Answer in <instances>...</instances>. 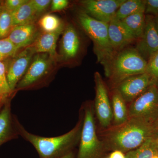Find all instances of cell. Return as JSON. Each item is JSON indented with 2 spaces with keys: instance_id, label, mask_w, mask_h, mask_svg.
<instances>
[{
  "instance_id": "obj_21",
  "label": "cell",
  "mask_w": 158,
  "mask_h": 158,
  "mask_svg": "<svg viewBox=\"0 0 158 158\" xmlns=\"http://www.w3.org/2000/svg\"><path fill=\"white\" fill-rule=\"evenodd\" d=\"M144 0H125L117 9L115 17L122 20L138 12L145 11Z\"/></svg>"
},
{
  "instance_id": "obj_5",
  "label": "cell",
  "mask_w": 158,
  "mask_h": 158,
  "mask_svg": "<svg viewBox=\"0 0 158 158\" xmlns=\"http://www.w3.org/2000/svg\"><path fill=\"white\" fill-rule=\"evenodd\" d=\"M81 108L83 112L84 121L76 158H101L106 149L97 131L93 102L87 101Z\"/></svg>"
},
{
  "instance_id": "obj_10",
  "label": "cell",
  "mask_w": 158,
  "mask_h": 158,
  "mask_svg": "<svg viewBox=\"0 0 158 158\" xmlns=\"http://www.w3.org/2000/svg\"><path fill=\"white\" fill-rule=\"evenodd\" d=\"M154 85L155 84L151 77L145 73L125 79L117 85L116 88L127 103H131L148 88Z\"/></svg>"
},
{
  "instance_id": "obj_14",
  "label": "cell",
  "mask_w": 158,
  "mask_h": 158,
  "mask_svg": "<svg viewBox=\"0 0 158 158\" xmlns=\"http://www.w3.org/2000/svg\"><path fill=\"white\" fill-rule=\"evenodd\" d=\"M109 40L115 55L136 41L121 20L114 17L109 23Z\"/></svg>"
},
{
  "instance_id": "obj_9",
  "label": "cell",
  "mask_w": 158,
  "mask_h": 158,
  "mask_svg": "<svg viewBox=\"0 0 158 158\" xmlns=\"http://www.w3.org/2000/svg\"><path fill=\"white\" fill-rule=\"evenodd\" d=\"M125 0H83L79 2L82 10L100 21L109 23Z\"/></svg>"
},
{
  "instance_id": "obj_2",
  "label": "cell",
  "mask_w": 158,
  "mask_h": 158,
  "mask_svg": "<svg viewBox=\"0 0 158 158\" xmlns=\"http://www.w3.org/2000/svg\"><path fill=\"white\" fill-rule=\"evenodd\" d=\"M15 126L19 135L29 142L36 149L39 158H62L79 145L81 140L84 115L82 109L79 111V119L74 127L61 135L43 137L30 133L13 115Z\"/></svg>"
},
{
  "instance_id": "obj_15",
  "label": "cell",
  "mask_w": 158,
  "mask_h": 158,
  "mask_svg": "<svg viewBox=\"0 0 158 158\" xmlns=\"http://www.w3.org/2000/svg\"><path fill=\"white\" fill-rule=\"evenodd\" d=\"M37 26L34 23L15 27L8 38L19 50L32 45L40 35Z\"/></svg>"
},
{
  "instance_id": "obj_29",
  "label": "cell",
  "mask_w": 158,
  "mask_h": 158,
  "mask_svg": "<svg viewBox=\"0 0 158 158\" xmlns=\"http://www.w3.org/2000/svg\"><path fill=\"white\" fill-rule=\"evenodd\" d=\"M28 1V0H7L4 2L3 8L12 13Z\"/></svg>"
},
{
  "instance_id": "obj_18",
  "label": "cell",
  "mask_w": 158,
  "mask_h": 158,
  "mask_svg": "<svg viewBox=\"0 0 158 158\" xmlns=\"http://www.w3.org/2000/svg\"><path fill=\"white\" fill-rule=\"evenodd\" d=\"M111 106L113 112L112 125L117 126L125 122L129 118L126 102L116 88L111 90Z\"/></svg>"
},
{
  "instance_id": "obj_20",
  "label": "cell",
  "mask_w": 158,
  "mask_h": 158,
  "mask_svg": "<svg viewBox=\"0 0 158 158\" xmlns=\"http://www.w3.org/2000/svg\"><path fill=\"white\" fill-rule=\"evenodd\" d=\"M11 15L14 27L34 23L37 15L30 1L12 12Z\"/></svg>"
},
{
  "instance_id": "obj_3",
  "label": "cell",
  "mask_w": 158,
  "mask_h": 158,
  "mask_svg": "<svg viewBox=\"0 0 158 158\" xmlns=\"http://www.w3.org/2000/svg\"><path fill=\"white\" fill-rule=\"evenodd\" d=\"M147 62L135 48L127 47L113 57L105 70L111 90L130 77L146 73Z\"/></svg>"
},
{
  "instance_id": "obj_22",
  "label": "cell",
  "mask_w": 158,
  "mask_h": 158,
  "mask_svg": "<svg viewBox=\"0 0 158 158\" xmlns=\"http://www.w3.org/2000/svg\"><path fill=\"white\" fill-rule=\"evenodd\" d=\"M126 158H158V148L151 137L138 148L126 153Z\"/></svg>"
},
{
  "instance_id": "obj_11",
  "label": "cell",
  "mask_w": 158,
  "mask_h": 158,
  "mask_svg": "<svg viewBox=\"0 0 158 158\" xmlns=\"http://www.w3.org/2000/svg\"><path fill=\"white\" fill-rule=\"evenodd\" d=\"M35 53L30 47L25 48L15 56L6 69L7 82L11 91L14 92L16 86L25 74Z\"/></svg>"
},
{
  "instance_id": "obj_33",
  "label": "cell",
  "mask_w": 158,
  "mask_h": 158,
  "mask_svg": "<svg viewBox=\"0 0 158 158\" xmlns=\"http://www.w3.org/2000/svg\"><path fill=\"white\" fill-rule=\"evenodd\" d=\"M153 142L154 144H155L156 146L158 148V133L156 132L154 135L152 137Z\"/></svg>"
},
{
  "instance_id": "obj_25",
  "label": "cell",
  "mask_w": 158,
  "mask_h": 158,
  "mask_svg": "<svg viewBox=\"0 0 158 158\" xmlns=\"http://www.w3.org/2000/svg\"><path fill=\"white\" fill-rule=\"evenodd\" d=\"M18 50L8 37L0 39V61L15 56Z\"/></svg>"
},
{
  "instance_id": "obj_40",
  "label": "cell",
  "mask_w": 158,
  "mask_h": 158,
  "mask_svg": "<svg viewBox=\"0 0 158 158\" xmlns=\"http://www.w3.org/2000/svg\"><path fill=\"white\" fill-rule=\"evenodd\" d=\"M156 131H157V132L158 133V127H156Z\"/></svg>"
},
{
  "instance_id": "obj_13",
  "label": "cell",
  "mask_w": 158,
  "mask_h": 158,
  "mask_svg": "<svg viewBox=\"0 0 158 158\" xmlns=\"http://www.w3.org/2000/svg\"><path fill=\"white\" fill-rule=\"evenodd\" d=\"M60 43L61 59L65 62L73 61L77 58L81 49L82 43L75 27L69 24L62 33Z\"/></svg>"
},
{
  "instance_id": "obj_6",
  "label": "cell",
  "mask_w": 158,
  "mask_h": 158,
  "mask_svg": "<svg viewBox=\"0 0 158 158\" xmlns=\"http://www.w3.org/2000/svg\"><path fill=\"white\" fill-rule=\"evenodd\" d=\"M35 55L15 90H29L38 88L46 84L52 65L56 61L47 53Z\"/></svg>"
},
{
  "instance_id": "obj_38",
  "label": "cell",
  "mask_w": 158,
  "mask_h": 158,
  "mask_svg": "<svg viewBox=\"0 0 158 158\" xmlns=\"http://www.w3.org/2000/svg\"><path fill=\"white\" fill-rule=\"evenodd\" d=\"M156 127H158V120H157V121L156 122Z\"/></svg>"
},
{
  "instance_id": "obj_8",
  "label": "cell",
  "mask_w": 158,
  "mask_h": 158,
  "mask_svg": "<svg viewBox=\"0 0 158 158\" xmlns=\"http://www.w3.org/2000/svg\"><path fill=\"white\" fill-rule=\"evenodd\" d=\"M95 96L93 102L94 113L103 129L112 125L113 120L112 106L109 98L107 87L98 72L94 73Z\"/></svg>"
},
{
  "instance_id": "obj_7",
  "label": "cell",
  "mask_w": 158,
  "mask_h": 158,
  "mask_svg": "<svg viewBox=\"0 0 158 158\" xmlns=\"http://www.w3.org/2000/svg\"><path fill=\"white\" fill-rule=\"evenodd\" d=\"M128 110L129 117L155 124L158 120V86H151L130 103Z\"/></svg>"
},
{
  "instance_id": "obj_19",
  "label": "cell",
  "mask_w": 158,
  "mask_h": 158,
  "mask_svg": "<svg viewBox=\"0 0 158 158\" xmlns=\"http://www.w3.org/2000/svg\"><path fill=\"white\" fill-rule=\"evenodd\" d=\"M146 15L140 12L130 15L121 21L136 40L140 39L144 33Z\"/></svg>"
},
{
  "instance_id": "obj_31",
  "label": "cell",
  "mask_w": 158,
  "mask_h": 158,
  "mask_svg": "<svg viewBox=\"0 0 158 158\" xmlns=\"http://www.w3.org/2000/svg\"><path fill=\"white\" fill-rule=\"evenodd\" d=\"M69 2L67 0H53L51 3V11H62L68 6Z\"/></svg>"
},
{
  "instance_id": "obj_1",
  "label": "cell",
  "mask_w": 158,
  "mask_h": 158,
  "mask_svg": "<svg viewBox=\"0 0 158 158\" xmlns=\"http://www.w3.org/2000/svg\"><path fill=\"white\" fill-rule=\"evenodd\" d=\"M99 132L100 139L106 151L118 150L127 153L142 145L157 131L155 124L141 118L129 117L122 124L112 125Z\"/></svg>"
},
{
  "instance_id": "obj_12",
  "label": "cell",
  "mask_w": 158,
  "mask_h": 158,
  "mask_svg": "<svg viewBox=\"0 0 158 158\" xmlns=\"http://www.w3.org/2000/svg\"><path fill=\"white\" fill-rule=\"evenodd\" d=\"M136 41L135 48L147 62L158 52V33L154 21V16L146 15L144 33Z\"/></svg>"
},
{
  "instance_id": "obj_36",
  "label": "cell",
  "mask_w": 158,
  "mask_h": 158,
  "mask_svg": "<svg viewBox=\"0 0 158 158\" xmlns=\"http://www.w3.org/2000/svg\"><path fill=\"white\" fill-rule=\"evenodd\" d=\"M154 21L156 29L158 33V15L155 16V17L154 16Z\"/></svg>"
},
{
  "instance_id": "obj_37",
  "label": "cell",
  "mask_w": 158,
  "mask_h": 158,
  "mask_svg": "<svg viewBox=\"0 0 158 158\" xmlns=\"http://www.w3.org/2000/svg\"><path fill=\"white\" fill-rule=\"evenodd\" d=\"M0 97H1L4 98H6L2 96V94H1V86H0Z\"/></svg>"
},
{
  "instance_id": "obj_39",
  "label": "cell",
  "mask_w": 158,
  "mask_h": 158,
  "mask_svg": "<svg viewBox=\"0 0 158 158\" xmlns=\"http://www.w3.org/2000/svg\"><path fill=\"white\" fill-rule=\"evenodd\" d=\"M0 3H1V2H0ZM2 7L1 6V4H0V10H1V9H2Z\"/></svg>"
},
{
  "instance_id": "obj_4",
  "label": "cell",
  "mask_w": 158,
  "mask_h": 158,
  "mask_svg": "<svg viewBox=\"0 0 158 158\" xmlns=\"http://www.w3.org/2000/svg\"><path fill=\"white\" fill-rule=\"evenodd\" d=\"M77 18L81 27L93 42L98 62L106 70L115 56L109 40V23L93 18L83 10L78 12Z\"/></svg>"
},
{
  "instance_id": "obj_34",
  "label": "cell",
  "mask_w": 158,
  "mask_h": 158,
  "mask_svg": "<svg viewBox=\"0 0 158 158\" xmlns=\"http://www.w3.org/2000/svg\"><path fill=\"white\" fill-rule=\"evenodd\" d=\"M10 98H4L1 97H0V110H2V108L3 106L5 104V103Z\"/></svg>"
},
{
  "instance_id": "obj_24",
  "label": "cell",
  "mask_w": 158,
  "mask_h": 158,
  "mask_svg": "<svg viewBox=\"0 0 158 158\" xmlns=\"http://www.w3.org/2000/svg\"><path fill=\"white\" fill-rule=\"evenodd\" d=\"M14 27L11 13L2 7L0 10V39L8 37Z\"/></svg>"
},
{
  "instance_id": "obj_30",
  "label": "cell",
  "mask_w": 158,
  "mask_h": 158,
  "mask_svg": "<svg viewBox=\"0 0 158 158\" xmlns=\"http://www.w3.org/2000/svg\"><path fill=\"white\" fill-rule=\"evenodd\" d=\"M144 13L155 17L158 15V0H145Z\"/></svg>"
},
{
  "instance_id": "obj_17",
  "label": "cell",
  "mask_w": 158,
  "mask_h": 158,
  "mask_svg": "<svg viewBox=\"0 0 158 158\" xmlns=\"http://www.w3.org/2000/svg\"><path fill=\"white\" fill-rule=\"evenodd\" d=\"M11 100H8L0 110V146L7 141L18 138L19 136L11 113Z\"/></svg>"
},
{
  "instance_id": "obj_27",
  "label": "cell",
  "mask_w": 158,
  "mask_h": 158,
  "mask_svg": "<svg viewBox=\"0 0 158 158\" xmlns=\"http://www.w3.org/2000/svg\"><path fill=\"white\" fill-rule=\"evenodd\" d=\"M0 86L2 96L6 98L11 97V94L14 92L9 88L6 77V66L2 61H0Z\"/></svg>"
},
{
  "instance_id": "obj_16",
  "label": "cell",
  "mask_w": 158,
  "mask_h": 158,
  "mask_svg": "<svg viewBox=\"0 0 158 158\" xmlns=\"http://www.w3.org/2000/svg\"><path fill=\"white\" fill-rule=\"evenodd\" d=\"M65 27V26L63 25L55 32L44 33L40 34L35 42L30 46V47L35 54L47 53L54 60L57 61L58 54L56 48L57 40L59 36L62 34Z\"/></svg>"
},
{
  "instance_id": "obj_32",
  "label": "cell",
  "mask_w": 158,
  "mask_h": 158,
  "mask_svg": "<svg viewBox=\"0 0 158 158\" xmlns=\"http://www.w3.org/2000/svg\"><path fill=\"white\" fill-rule=\"evenodd\" d=\"M106 158H126V154L120 151H113Z\"/></svg>"
},
{
  "instance_id": "obj_28",
  "label": "cell",
  "mask_w": 158,
  "mask_h": 158,
  "mask_svg": "<svg viewBox=\"0 0 158 158\" xmlns=\"http://www.w3.org/2000/svg\"><path fill=\"white\" fill-rule=\"evenodd\" d=\"M31 2L37 15L45 11L51 5L50 0H31Z\"/></svg>"
},
{
  "instance_id": "obj_26",
  "label": "cell",
  "mask_w": 158,
  "mask_h": 158,
  "mask_svg": "<svg viewBox=\"0 0 158 158\" xmlns=\"http://www.w3.org/2000/svg\"><path fill=\"white\" fill-rule=\"evenodd\" d=\"M146 73L150 76L154 84L158 86V51L148 61Z\"/></svg>"
},
{
  "instance_id": "obj_23",
  "label": "cell",
  "mask_w": 158,
  "mask_h": 158,
  "mask_svg": "<svg viewBox=\"0 0 158 158\" xmlns=\"http://www.w3.org/2000/svg\"><path fill=\"white\" fill-rule=\"evenodd\" d=\"M38 25L44 33L55 32L64 25L59 17L52 14L43 16L38 21Z\"/></svg>"
},
{
  "instance_id": "obj_35",
  "label": "cell",
  "mask_w": 158,
  "mask_h": 158,
  "mask_svg": "<svg viewBox=\"0 0 158 158\" xmlns=\"http://www.w3.org/2000/svg\"><path fill=\"white\" fill-rule=\"evenodd\" d=\"M76 158V156L75 154L74 151L72 152L69 153L68 154L66 155V156H65L63 157L62 158Z\"/></svg>"
}]
</instances>
